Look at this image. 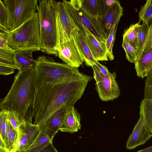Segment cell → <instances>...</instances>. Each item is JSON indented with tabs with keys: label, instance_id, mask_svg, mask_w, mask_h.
Masks as SVG:
<instances>
[{
	"label": "cell",
	"instance_id": "obj_29",
	"mask_svg": "<svg viewBox=\"0 0 152 152\" xmlns=\"http://www.w3.org/2000/svg\"><path fill=\"white\" fill-rule=\"evenodd\" d=\"M122 46L125 52L126 59L131 63L134 64L139 56L137 50L124 39H123Z\"/></svg>",
	"mask_w": 152,
	"mask_h": 152
},
{
	"label": "cell",
	"instance_id": "obj_21",
	"mask_svg": "<svg viewBox=\"0 0 152 152\" xmlns=\"http://www.w3.org/2000/svg\"><path fill=\"white\" fill-rule=\"evenodd\" d=\"M8 112L0 113V152H7V117Z\"/></svg>",
	"mask_w": 152,
	"mask_h": 152
},
{
	"label": "cell",
	"instance_id": "obj_37",
	"mask_svg": "<svg viewBox=\"0 0 152 152\" xmlns=\"http://www.w3.org/2000/svg\"><path fill=\"white\" fill-rule=\"evenodd\" d=\"M15 69L9 67L0 65V74L7 75L14 72Z\"/></svg>",
	"mask_w": 152,
	"mask_h": 152
},
{
	"label": "cell",
	"instance_id": "obj_26",
	"mask_svg": "<svg viewBox=\"0 0 152 152\" xmlns=\"http://www.w3.org/2000/svg\"><path fill=\"white\" fill-rule=\"evenodd\" d=\"M18 132L15 130L7 119V152H12L17 142Z\"/></svg>",
	"mask_w": 152,
	"mask_h": 152
},
{
	"label": "cell",
	"instance_id": "obj_40",
	"mask_svg": "<svg viewBox=\"0 0 152 152\" xmlns=\"http://www.w3.org/2000/svg\"><path fill=\"white\" fill-rule=\"evenodd\" d=\"M20 152L19 151H16V152Z\"/></svg>",
	"mask_w": 152,
	"mask_h": 152
},
{
	"label": "cell",
	"instance_id": "obj_28",
	"mask_svg": "<svg viewBox=\"0 0 152 152\" xmlns=\"http://www.w3.org/2000/svg\"><path fill=\"white\" fill-rule=\"evenodd\" d=\"M139 21L146 23L152 17V1L148 0L144 5L142 6L138 13Z\"/></svg>",
	"mask_w": 152,
	"mask_h": 152
},
{
	"label": "cell",
	"instance_id": "obj_19",
	"mask_svg": "<svg viewBox=\"0 0 152 152\" xmlns=\"http://www.w3.org/2000/svg\"><path fill=\"white\" fill-rule=\"evenodd\" d=\"M73 36L77 46L83 58L85 64L92 67L95 64V60L79 29L75 23Z\"/></svg>",
	"mask_w": 152,
	"mask_h": 152
},
{
	"label": "cell",
	"instance_id": "obj_22",
	"mask_svg": "<svg viewBox=\"0 0 152 152\" xmlns=\"http://www.w3.org/2000/svg\"><path fill=\"white\" fill-rule=\"evenodd\" d=\"M52 142L53 141L40 130L37 138L30 147L26 150L20 152H39Z\"/></svg>",
	"mask_w": 152,
	"mask_h": 152
},
{
	"label": "cell",
	"instance_id": "obj_23",
	"mask_svg": "<svg viewBox=\"0 0 152 152\" xmlns=\"http://www.w3.org/2000/svg\"><path fill=\"white\" fill-rule=\"evenodd\" d=\"M140 21L131 25L126 29L123 34V39L126 41L137 50V41L140 28Z\"/></svg>",
	"mask_w": 152,
	"mask_h": 152
},
{
	"label": "cell",
	"instance_id": "obj_7",
	"mask_svg": "<svg viewBox=\"0 0 152 152\" xmlns=\"http://www.w3.org/2000/svg\"><path fill=\"white\" fill-rule=\"evenodd\" d=\"M56 17L58 37V49L63 42L73 37L75 23L63 1L48 0Z\"/></svg>",
	"mask_w": 152,
	"mask_h": 152
},
{
	"label": "cell",
	"instance_id": "obj_14",
	"mask_svg": "<svg viewBox=\"0 0 152 152\" xmlns=\"http://www.w3.org/2000/svg\"><path fill=\"white\" fill-rule=\"evenodd\" d=\"M79 32L83 37L95 60H108L105 42H101L96 39L85 27L83 30Z\"/></svg>",
	"mask_w": 152,
	"mask_h": 152
},
{
	"label": "cell",
	"instance_id": "obj_6",
	"mask_svg": "<svg viewBox=\"0 0 152 152\" xmlns=\"http://www.w3.org/2000/svg\"><path fill=\"white\" fill-rule=\"evenodd\" d=\"M37 0H4L8 11L9 31L20 26L37 11Z\"/></svg>",
	"mask_w": 152,
	"mask_h": 152
},
{
	"label": "cell",
	"instance_id": "obj_33",
	"mask_svg": "<svg viewBox=\"0 0 152 152\" xmlns=\"http://www.w3.org/2000/svg\"><path fill=\"white\" fill-rule=\"evenodd\" d=\"M0 49L15 52L8 45L9 37L7 30L0 28Z\"/></svg>",
	"mask_w": 152,
	"mask_h": 152
},
{
	"label": "cell",
	"instance_id": "obj_8",
	"mask_svg": "<svg viewBox=\"0 0 152 152\" xmlns=\"http://www.w3.org/2000/svg\"><path fill=\"white\" fill-rule=\"evenodd\" d=\"M63 1L75 24L83 25L96 39L101 42H105L107 36L99 18L90 16L80 9L75 10L69 1L65 0Z\"/></svg>",
	"mask_w": 152,
	"mask_h": 152
},
{
	"label": "cell",
	"instance_id": "obj_32",
	"mask_svg": "<svg viewBox=\"0 0 152 152\" xmlns=\"http://www.w3.org/2000/svg\"><path fill=\"white\" fill-rule=\"evenodd\" d=\"M115 0H98V17L101 19L107 13Z\"/></svg>",
	"mask_w": 152,
	"mask_h": 152
},
{
	"label": "cell",
	"instance_id": "obj_38",
	"mask_svg": "<svg viewBox=\"0 0 152 152\" xmlns=\"http://www.w3.org/2000/svg\"><path fill=\"white\" fill-rule=\"evenodd\" d=\"M39 152H58L52 143L47 146Z\"/></svg>",
	"mask_w": 152,
	"mask_h": 152
},
{
	"label": "cell",
	"instance_id": "obj_24",
	"mask_svg": "<svg viewBox=\"0 0 152 152\" xmlns=\"http://www.w3.org/2000/svg\"><path fill=\"white\" fill-rule=\"evenodd\" d=\"M15 52L0 49V65L19 70L15 60Z\"/></svg>",
	"mask_w": 152,
	"mask_h": 152
},
{
	"label": "cell",
	"instance_id": "obj_27",
	"mask_svg": "<svg viewBox=\"0 0 152 152\" xmlns=\"http://www.w3.org/2000/svg\"><path fill=\"white\" fill-rule=\"evenodd\" d=\"M119 23L113 26L111 28L109 34L107 36L105 41L107 53L108 58L111 61L114 59L113 48L115 41V35Z\"/></svg>",
	"mask_w": 152,
	"mask_h": 152
},
{
	"label": "cell",
	"instance_id": "obj_3",
	"mask_svg": "<svg viewBox=\"0 0 152 152\" xmlns=\"http://www.w3.org/2000/svg\"><path fill=\"white\" fill-rule=\"evenodd\" d=\"M37 11L40 30L41 51L56 56L58 55L56 18L48 0H39Z\"/></svg>",
	"mask_w": 152,
	"mask_h": 152
},
{
	"label": "cell",
	"instance_id": "obj_16",
	"mask_svg": "<svg viewBox=\"0 0 152 152\" xmlns=\"http://www.w3.org/2000/svg\"><path fill=\"white\" fill-rule=\"evenodd\" d=\"M123 12V9L120 2L115 0L105 17L99 19L107 37L112 27L119 23Z\"/></svg>",
	"mask_w": 152,
	"mask_h": 152
},
{
	"label": "cell",
	"instance_id": "obj_12",
	"mask_svg": "<svg viewBox=\"0 0 152 152\" xmlns=\"http://www.w3.org/2000/svg\"><path fill=\"white\" fill-rule=\"evenodd\" d=\"M140 115L143 117L145 126L152 133V73L145 80L144 98L141 102Z\"/></svg>",
	"mask_w": 152,
	"mask_h": 152
},
{
	"label": "cell",
	"instance_id": "obj_10",
	"mask_svg": "<svg viewBox=\"0 0 152 152\" xmlns=\"http://www.w3.org/2000/svg\"><path fill=\"white\" fill-rule=\"evenodd\" d=\"M40 131L38 125L25 121L20 127L18 140L12 152L26 150L36 140Z\"/></svg>",
	"mask_w": 152,
	"mask_h": 152
},
{
	"label": "cell",
	"instance_id": "obj_30",
	"mask_svg": "<svg viewBox=\"0 0 152 152\" xmlns=\"http://www.w3.org/2000/svg\"><path fill=\"white\" fill-rule=\"evenodd\" d=\"M147 33V24L146 23H143V24L141 25L140 28L137 41V48L139 53V56L142 51Z\"/></svg>",
	"mask_w": 152,
	"mask_h": 152
},
{
	"label": "cell",
	"instance_id": "obj_25",
	"mask_svg": "<svg viewBox=\"0 0 152 152\" xmlns=\"http://www.w3.org/2000/svg\"><path fill=\"white\" fill-rule=\"evenodd\" d=\"M80 9L90 16L99 18L98 0H82Z\"/></svg>",
	"mask_w": 152,
	"mask_h": 152
},
{
	"label": "cell",
	"instance_id": "obj_18",
	"mask_svg": "<svg viewBox=\"0 0 152 152\" xmlns=\"http://www.w3.org/2000/svg\"><path fill=\"white\" fill-rule=\"evenodd\" d=\"M137 76L143 78L152 73V47L147 52H142L135 63Z\"/></svg>",
	"mask_w": 152,
	"mask_h": 152
},
{
	"label": "cell",
	"instance_id": "obj_5",
	"mask_svg": "<svg viewBox=\"0 0 152 152\" xmlns=\"http://www.w3.org/2000/svg\"><path fill=\"white\" fill-rule=\"evenodd\" d=\"M7 30L9 37L8 45L15 51L41 50L38 12H36L14 30Z\"/></svg>",
	"mask_w": 152,
	"mask_h": 152
},
{
	"label": "cell",
	"instance_id": "obj_13",
	"mask_svg": "<svg viewBox=\"0 0 152 152\" xmlns=\"http://www.w3.org/2000/svg\"><path fill=\"white\" fill-rule=\"evenodd\" d=\"M152 137V133L145 126L143 117H140L126 142V148L132 150L145 144Z\"/></svg>",
	"mask_w": 152,
	"mask_h": 152
},
{
	"label": "cell",
	"instance_id": "obj_39",
	"mask_svg": "<svg viewBox=\"0 0 152 152\" xmlns=\"http://www.w3.org/2000/svg\"><path fill=\"white\" fill-rule=\"evenodd\" d=\"M136 152H152V145L145 149L140 150Z\"/></svg>",
	"mask_w": 152,
	"mask_h": 152
},
{
	"label": "cell",
	"instance_id": "obj_11",
	"mask_svg": "<svg viewBox=\"0 0 152 152\" xmlns=\"http://www.w3.org/2000/svg\"><path fill=\"white\" fill-rule=\"evenodd\" d=\"M116 77L115 72L111 73L105 76L102 81L96 83V91L102 101L113 100L119 96L120 90L115 80Z\"/></svg>",
	"mask_w": 152,
	"mask_h": 152
},
{
	"label": "cell",
	"instance_id": "obj_9",
	"mask_svg": "<svg viewBox=\"0 0 152 152\" xmlns=\"http://www.w3.org/2000/svg\"><path fill=\"white\" fill-rule=\"evenodd\" d=\"M58 51L59 57L72 67L78 68L84 62L74 37L60 44Z\"/></svg>",
	"mask_w": 152,
	"mask_h": 152
},
{
	"label": "cell",
	"instance_id": "obj_36",
	"mask_svg": "<svg viewBox=\"0 0 152 152\" xmlns=\"http://www.w3.org/2000/svg\"><path fill=\"white\" fill-rule=\"evenodd\" d=\"M94 65L97 69L104 75H108L110 74L107 67L101 64L98 61H96Z\"/></svg>",
	"mask_w": 152,
	"mask_h": 152
},
{
	"label": "cell",
	"instance_id": "obj_35",
	"mask_svg": "<svg viewBox=\"0 0 152 152\" xmlns=\"http://www.w3.org/2000/svg\"><path fill=\"white\" fill-rule=\"evenodd\" d=\"M7 119L13 127L18 131L20 126L22 124L13 111H8Z\"/></svg>",
	"mask_w": 152,
	"mask_h": 152
},
{
	"label": "cell",
	"instance_id": "obj_15",
	"mask_svg": "<svg viewBox=\"0 0 152 152\" xmlns=\"http://www.w3.org/2000/svg\"><path fill=\"white\" fill-rule=\"evenodd\" d=\"M70 107L65 106L58 110L40 128V130L44 132L51 141H53L54 137L59 130Z\"/></svg>",
	"mask_w": 152,
	"mask_h": 152
},
{
	"label": "cell",
	"instance_id": "obj_31",
	"mask_svg": "<svg viewBox=\"0 0 152 152\" xmlns=\"http://www.w3.org/2000/svg\"><path fill=\"white\" fill-rule=\"evenodd\" d=\"M0 28L9 29V17L7 9L4 2L0 0Z\"/></svg>",
	"mask_w": 152,
	"mask_h": 152
},
{
	"label": "cell",
	"instance_id": "obj_2",
	"mask_svg": "<svg viewBox=\"0 0 152 152\" xmlns=\"http://www.w3.org/2000/svg\"><path fill=\"white\" fill-rule=\"evenodd\" d=\"M35 81V68L19 70L10 90L1 102V110L13 111L22 124L32 123Z\"/></svg>",
	"mask_w": 152,
	"mask_h": 152
},
{
	"label": "cell",
	"instance_id": "obj_17",
	"mask_svg": "<svg viewBox=\"0 0 152 152\" xmlns=\"http://www.w3.org/2000/svg\"><path fill=\"white\" fill-rule=\"evenodd\" d=\"M80 116L74 106L68 109L59 130L62 132L73 133L81 129Z\"/></svg>",
	"mask_w": 152,
	"mask_h": 152
},
{
	"label": "cell",
	"instance_id": "obj_34",
	"mask_svg": "<svg viewBox=\"0 0 152 152\" xmlns=\"http://www.w3.org/2000/svg\"><path fill=\"white\" fill-rule=\"evenodd\" d=\"M148 33L142 52H146L152 47V17L146 23Z\"/></svg>",
	"mask_w": 152,
	"mask_h": 152
},
{
	"label": "cell",
	"instance_id": "obj_20",
	"mask_svg": "<svg viewBox=\"0 0 152 152\" xmlns=\"http://www.w3.org/2000/svg\"><path fill=\"white\" fill-rule=\"evenodd\" d=\"M32 50L15 51V58L16 63L20 70H25L35 68L36 60L32 56Z\"/></svg>",
	"mask_w": 152,
	"mask_h": 152
},
{
	"label": "cell",
	"instance_id": "obj_1",
	"mask_svg": "<svg viewBox=\"0 0 152 152\" xmlns=\"http://www.w3.org/2000/svg\"><path fill=\"white\" fill-rule=\"evenodd\" d=\"M92 78V77L79 72L59 84H42L35 81L34 98L31 112L33 124L40 128L61 108L74 106Z\"/></svg>",
	"mask_w": 152,
	"mask_h": 152
},
{
	"label": "cell",
	"instance_id": "obj_4",
	"mask_svg": "<svg viewBox=\"0 0 152 152\" xmlns=\"http://www.w3.org/2000/svg\"><path fill=\"white\" fill-rule=\"evenodd\" d=\"M36 82L54 85L62 83L79 72L65 63L56 62L52 58L44 56L36 60Z\"/></svg>",
	"mask_w": 152,
	"mask_h": 152
}]
</instances>
